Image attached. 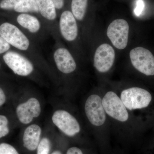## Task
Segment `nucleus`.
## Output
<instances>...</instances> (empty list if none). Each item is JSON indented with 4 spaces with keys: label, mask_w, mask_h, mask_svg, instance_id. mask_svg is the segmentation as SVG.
I'll use <instances>...</instances> for the list:
<instances>
[{
    "label": "nucleus",
    "mask_w": 154,
    "mask_h": 154,
    "mask_svg": "<svg viewBox=\"0 0 154 154\" xmlns=\"http://www.w3.org/2000/svg\"><path fill=\"white\" fill-rule=\"evenodd\" d=\"M0 36L35 65L49 69V65L37 43L16 25L10 22H3L0 25Z\"/></svg>",
    "instance_id": "f257e3e1"
},
{
    "label": "nucleus",
    "mask_w": 154,
    "mask_h": 154,
    "mask_svg": "<svg viewBox=\"0 0 154 154\" xmlns=\"http://www.w3.org/2000/svg\"><path fill=\"white\" fill-rule=\"evenodd\" d=\"M38 5L39 18L48 33L51 35L55 43H61V37L59 29L57 11L51 0H36Z\"/></svg>",
    "instance_id": "f03ea898"
},
{
    "label": "nucleus",
    "mask_w": 154,
    "mask_h": 154,
    "mask_svg": "<svg viewBox=\"0 0 154 154\" xmlns=\"http://www.w3.org/2000/svg\"><path fill=\"white\" fill-rule=\"evenodd\" d=\"M16 17V23L14 25L36 43L43 41L49 34L37 16L29 14H18Z\"/></svg>",
    "instance_id": "7ed1b4c3"
},
{
    "label": "nucleus",
    "mask_w": 154,
    "mask_h": 154,
    "mask_svg": "<svg viewBox=\"0 0 154 154\" xmlns=\"http://www.w3.org/2000/svg\"><path fill=\"white\" fill-rule=\"evenodd\" d=\"M119 97L128 111L145 109L150 105L152 99L148 91L139 87L123 90Z\"/></svg>",
    "instance_id": "20e7f679"
},
{
    "label": "nucleus",
    "mask_w": 154,
    "mask_h": 154,
    "mask_svg": "<svg viewBox=\"0 0 154 154\" xmlns=\"http://www.w3.org/2000/svg\"><path fill=\"white\" fill-rule=\"evenodd\" d=\"M3 59L9 68L20 76H30L35 72L33 62L19 51L9 50L4 54Z\"/></svg>",
    "instance_id": "39448f33"
},
{
    "label": "nucleus",
    "mask_w": 154,
    "mask_h": 154,
    "mask_svg": "<svg viewBox=\"0 0 154 154\" xmlns=\"http://www.w3.org/2000/svg\"><path fill=\"white\" fill-rule=\"evenodd\" d=\"M102 105L107 115L113 120L125 123L130 119L129 111L120 97L113 91H108L102 98Z\"/></svg>",
    "instance_id": "423d86ee"
},
{
    "label": "nucleus",
    "mask_w": 154,
    "mask_h": 154,
    "mask_svg": "<svg viewBox=\"0 0 154 154\" xmlns=\"http://www.w3.org/2000/svg\"><path fill=\"white\" fill-rule=\"evenodd\" d=\"M85 111L88 121L93 126L100 127L105 124L107 115L101 96L93 94L88 96L85 103Z\"/></svg>",
    "instance_id": "0eeeda50"
},
{
    "label": "nucleus",
    "mask_w": 154,
    "mask_h": 154,
    "mask_svg": "<svg viewBox=\"0 0 154 154\" xmlns=\"http://www.w3.org/2000/svg\"><path fill=\"white\" fill-rule=\"evenodd\" d=\"M133 66L137 71L147 76L154 75V56L149 50L138 47L130 52Z\"/></svg>",
    "instance_id": "6e6552de"
},
{
    "label": "nucleus",
    "mask_w": 154,
    "mask_h": 154,
    "mask_svg": "<svg viewBox=\"0 0 154 154\" xmlns=\"http://www.w3.org/2000/svg\"><path fill=\"white\" fill-rule=\"evenodd\" d=\"M51 120L58 129L67 136L72 137L81 131V126L79 121L73 115L66 110H56L53 114Z\"/></svg>",
    "instance_id": "1a4fd4ad"
},
{
    "label": "nucleus",
    "mask_w": 154,
    "mask_h": 154,
    "mask_svg": "<svg viewBox=\"0 0 154 154\" xmlns=\"http://www.w3.org/2000/svg\"><path fill=\"white\" fill-rule=\"evenodd\" d=\"M129 30V25L125 20L116 19L108 26L107 36L114 47L119 49H123L127 45Z\"/></svg>",
    "instance_id": "9d476101"
},
{
    "label": "nucleus",
    "mask_w": 154,
    "mask_h": 154,
    "mask_svg": "<svg viewBox=\"0 0 154 154\" xmlns=\"http://www.w3.org/2000/svg\"><path fill=\"white\" fill-rule=\"evenodd\" d=\"M53 58L57 69L63 74H70L76 69V63L73 57L61 43H55Z\"/></svg>",
    "instance_id": "9b49d317"
},
{
    "label": "nucleus",
    "mask_w": 154,
    "mask_h": 154,
    "mask_svg": "<svg viewBox=\"0 0 154 154\" xmlns=\"http://www.w3.org/2000/svg\"><path fill=\"white\" fill-rule=\"evenodd\" d=\"M59 19V29L61 37L68 42L75 41L79 35V28L76 20L71 11L63 10Z\"/></svg>",
    "instance_id": "f8f14e48"
},
{
    "label": "nucleus",
    "mask_w": 154,
    "mask_h": 154,
    "mask_svg": "<svg viewBox=\"0 0 154 154\" xmlns=\"http://www.w3.org/2000/svg\"><path fill=\"white\" fill-rule=\"evenodd\" d=\"M41 113V104L35 97H31L20 103L16 108L17 118L20 122L25 125L30 124L33 119L38 117Z\"/></svg>",
    "instance_id": "ddd939ff"
},
{
    "label": "nucleus",
    "mask_w": 154,
    "mask_h": 154,
    "mask_svg": "<svg viewBox=\"0 0 154 154\" xmlns=\"http://www.w3.org/2000/svg\"><path fill=\"white\" fill-rule=\"evenodd\" d=\"M115 59V52L113 48L106 43L101 45L95 52L94 66L99 72H107L113 66Z\"/></svg>",
    "instance_id": "4468645a"
},
{
    "label": "nucleus",
    "mask_w": 154,
    "mask_h": 154,
    "mask_svg": "<svg viewBox=\"0 0 154 154\" xmlns=\"http://www.w3.org/2000/svg\"><path fill=\"white\" fill-rule=\"evenodd\" d=\"M42 129L37 124L30 125L24 131L23 135V145L28 150H35L40 141Z\"/></svg>",
    "instance_id": "2eb2a0df"
},
{
    "label": "nucleus",
    "mask_w": 154,
    "mask_h": 154,
    "mask_svg": "<svg viewBox=\"0 0 154 154\" xmlns=\"http://www.w3.org/2000/svg\"><path fill=\"white\" fill-rule=\"evenodd\" d=\"M88 0H72L71 12L76 21L82 22L86 17Z\"/></svg>",
    "instance_id": "dca6fc26"
},
{
    "label": "nucleus",
    "mask_w": 154,
    "mask_h": 154,
    "mask_svg": "<svg viewBox=\"0 0 154 154\" xmlns=\"http://www.w3.org/2000/svg\"><path fill=\"white\" fill-rule=\"evenodd\" d=\"M14 11L18 14H29L36 16L39 14L36 0H22Z\"/></svg>",
    "instance_id": "f3484780"
},
{
    "label": "nucleus",
    "mask_w": 154,
    "mask_h": 154,
    "mask_svg": "<svg viewBox=\"0 0 154 154\" xmlns=\"http://www.w3.org/2000/svg\"><path fill=\"white\" fill-rule=\"evenodd\" d=\"M36 149L37 154H49L51 149V142L49 139L47 137L42 139Z\"/></svg>",
    "instance_id": "a211bd4d"
},
{
    "label": "nucleus",
    "mask_w": 154,
    "mask_h": 154,
    "mask_svg": "<svg viewBox=\"0 0 154 154\" xmlns=\"http://www.w3.org/2000/svg\"><path fill=\"white\" fill-rule=\"evenodd\" d=\"M8 120L5 116L0 115V138L6 136L10 132Z\"/></svg>",
    "instance_id": "6ab92c4d"
},
{
    "label": "nucleus",
    "mask_w": 154,
    "mask_h": 154,
    "mask_svg": "<svg viewBox=\"0 0 154 154\" xmlns=\"http://www.w3.org/2000/svg\"><path fill=\"white\" fill-rule=\"evenodd\" d=\"M22 0H2L0 8L7 11L14 10V8Z\"/></svg>",
    "instance_id": "aec40b11"
},
{
    "label": "nucleus",
    "mask_w": 154,
    "mask_h": 154,
    "mask_svg": "<svg viewBox=\"0 0 154 154\" xmlns=\"http://www.w3.org/2000/svg\"><path fill=\"white\" fill-rule=\"evenodd\" d=\"M0 154H19L16 149L7 143L0 144Z\"/></svg>",
    "instance_id": "412c9836"
},
{
    "label": "nucleus",
    "mask_w": 154,
    "mask_h": 154,
    "mask_svg": "<svg viewBox=\"0 0 154 154\" xmlns=\"http://www.w3.org/2000/svg\"><path fill=\"white\" fill-rule=\"evenodd\" d=\"M51 1L55 6L59 18L61 13L63 11L64 8L65 6L66 0H51Z\"/></svg>",
    "instance_id": "4be33fe9"
},
{
    "label": "nucleus",
    "mask_w": 154,
    "mask_h": 154,
    "mask_svg": "<svg viewBox=\"0 0 154 154\" xmlns=\"http://www.w3.org/2000/svg\"><path fill=\"white\" fill-rule=\"evenodd\" d=\"M11 48V45L0 36V54L9 51Z\"/></svg>",
    "instance_id": "5701e85b"
},
{
    "label": "nucleus",
    "mask_w": 154,
    "mask_h": 154,
    "mask_svg": "<svg viewBox=\"0 0 154 154\" xmlns=\"http://www.w3.org/2000/svg\"><path fill=\"white\" fill-rule=\"evenodd\" d=\"M145 8V4L143 0H138L137 2L136 7L134 10L136 16L139 17L142 13Z\"/></svg>",
    "instance_id": "b1692460"
},
{
    "label": "nucleus",
    "mask_w": 154,
    "mask_h": 154,
    "mask_svg": "<svg viewBox=\"0 0 154 154\" xmlns=\"http://www.w3.org/2000/svg\"><path fill=\"white\" fill-rule=\"evenodd\" d=\"M66 154H83L81 149L77 147L70 148L66 152Z\"/></svg>",
    "instance_id": "393cba45"
},
{
    "label": "nucleus",
    "mask_w": 154,
    "mask_h": 154,
    "mask_svg": "<svg viewBox=\"0 0 154 154\" xmlns=\"http://www.w3.org/2000/svg\"><path fill=\"white\" fill-rule=\"evenodd\" d=\"M6 101V96L5 92L2 88H0V107L2 106Z\"/></svg>",
    "instance_id": "a878e982"
},
{
    "label": "nucleus",
    "mask_w": 154,
    "mask_h": 154,
    "mask_svg": "<svg viewBox=\"0 0 154 154\" xmlns=\"http://www.w3.org/2000/svg\"><path fill=\"white\" fill-rule=\"evenodd\" d=\"M51 154H62L59 151H55L54 152Z\"/></svg>",
    "instance_id": "bb28decb"
},
{
    "label": "nucleus",
    "mask_w": 154,
    "mask_h": 154,
    "mask_svg": "<svg viewBox=\"0 0 154 154\" xmlns=\"http://www.w3.org/2000/svg\"><path fill=\"white\" fill-rule=\"evenodd\" d=\"M1 63H0V67H1Z\"/></svg>",
    "instance_id": "cd10ccee"
}]
</instances>
